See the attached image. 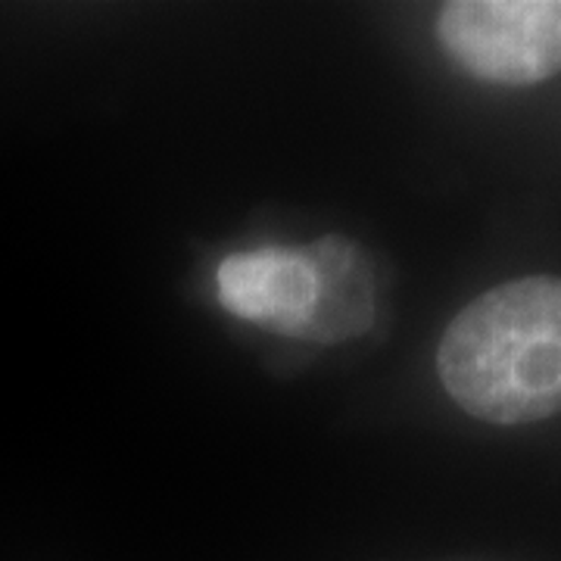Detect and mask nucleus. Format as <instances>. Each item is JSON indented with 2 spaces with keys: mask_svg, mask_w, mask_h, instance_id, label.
<instances>
[{
  "mask_svg": "<svg viewBox=\"0 0 561 561\" xmlns=\"http://www.w3.org/2000/svg\"><path fill=\"white\" fill-rule=\"evenodd\" d=\"M437 371L446 393L490 424L561 412V278L512 280L468 302L443 334Z\"/></svg>",
  "mask_w": 561,
  "mask_h": 561,
  "instance_id": "1",
  "label": "nucleus"
},
{
  "mask_svg": "<svg viewBox=\"0 0 561 561\" xmlns=\"http://www.w3.org/2000/svg\"><path fill=\"white\" fill-rule=\"evenodd\" d=\"M437 38L474 79L537 84L561 72V0H456Z\"/></svg>",
  "mask_w": 561,
  "mask_h": 561,
  "instance_id": "2",
  "label": "nucleus"
},
{
  "mask_svg": "<svg viewBox=\"0 0 561 561\" xmlns=\"http://www.w3.org/2000/svg\"><path fill=\"white\" fill-rule=\"evenodd\" d=\"M216 290L221 306L238 319L280 334H319L324 341L328 262L321 243L231 253L216 272Z\"/></svg>",
  "mask_w": 561,
  "mask_h": 561,
  "instance_id": "3",
  "label": "nucleus"
}]
</instances>
